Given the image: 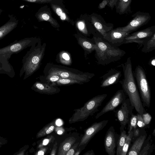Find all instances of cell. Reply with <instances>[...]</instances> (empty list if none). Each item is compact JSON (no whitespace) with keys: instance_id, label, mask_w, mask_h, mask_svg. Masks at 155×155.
Instances as JSON below:
<instances>
[{"instance_id":"obj_26","label":"cell","mask_w":155,"mask_h":155,"mask_svg":"<svg viewBox=\"0 0 155 155\" xmlns=\"http://www.w3.org/2000/svg\"><path fill=\"white\" fill-rule=\"evenodd\" d=\"M61 78V77L57 75L45 74L39 77L41 82L48 84L51 85Z\"/></svg>"},{"instance_id":"obj_35","label":"cell","mask_w":155,"mask_h":155,"mask_svg":"<svg viewBox=\"0 0 155 155\" xmlns=\"http://www.w3.org/2000/svg\"><path fill=\"white\" fill-rule=\"evenodd\" d=\"M79 143H74L67 153L66 155H73L76 150Z\"/></svg>"},{"instance_id":"obj_8","label":"cell","mask_w":155,"mask_h":155,"mask_svg":"<svg viewBox=\"0 0 155 155\" xmlns=\"http://www.w3.org/2000/svg\"><path fill=\"white\" fill-rule=\"evenodd\" d=\"M134 108L131 105L129 98L126 99L121 104L120 107L115 111V114L120 124V132L124 130L130 119L133 114Z\"/></svg>"},{"instance_id":"obj_16","label":"cell","mask_w":155,"mask_h":155,"mask_svg":"<svg viewBox=\"0 0 155 155\" xmlns=\"http://www.w3.org/2000/svg\"><path fill=\"white\" fill-rule=\"evenodd\" d=\"M8 16L9 20L0 27V40L15 28L18 25V21L15 17L10 15Z\"/></svg>"},{"instance_id":"obj_19","label":"cell","mask_w":155,"mask_h":155,"mask_svg":"<svg viewBox=\"0 0 155 155\" xmlns=\"http://www.w3.org/2000/svg\"><path fill=\"white\" fill-rule=\"evenodd\" d=\"M76 140V138L73 137H70L65 139L60 144L58 155H66L68 151L74 143Z\"/></svg>"},{"instance_id":"obj_45","label":"cell","mask_w":155,"mask_h":155,"mask_svg":"<svg viewBox=\"0 0 155 155\" xmlns=\"http://www.w3.org/2000/svg\"><path fill=\"white\" fill-rule=\"evenodd\" d=\"M81 150L80 149H79L78 150L76 151L74 153V155H79L80 152Z\"/></svg>"},{"instance_id":"obj_20","label":"cell","mask_w":155,"mask_h":155,"mask_svg":"<svg viewBox=\"0 0 155 155\" xmlns=\"http://www.w3.org/2000/svg\"><path fill=\"white\" fill-rule=\"evenodd\" d=\"M92 21L95 28L102 36L104 37L107 32L112 30L111 26H108L103 24L95 17H92Z\"/></svg>"},{"instance_id":"obj_18","label":"cell","mask_w":155,"mask_h":155,"mask_svg":"<svg viewBox=\"0 0 155 155\" xmlns=\"http://www.w3.org/2000/svg\"><path fill=\"white\" fill-rule=\"evenodd\" d=\"M146 137V134L141 135L139 137L128 150L127 155H138Z\"/></svg>"},{"instance_id":"obj_37","label":"cell","mask_w":155,"mask_h":155,"mask_svg":"<svg viewBox=\"0 0 155 155\" xmlns=\"http://www.w3.org/2000/svg\"><path fill=\"white\" fill-rule=\"evenodd\" d=\"M108 1L107 0H103L100 3L98 6V8L100 9H102L104 8L105 6L108 4Z\"/></svg>"},{"instance_id":"obj_12","label":"cell","mask_w":155,"mask_h":155,"mask_svg":"<svg viewBox=\"0 0 155 155\" xmlns=\"http://www.w3.org/2000/svg\"><path fill=\"white\" fill-rule=\"evenodd\" d=\"M118 136L114 127H110L106 133L104 141L105 151L108 155L115 154L117 143L119 137Z\"/></svg>"},{"instance_id":"obj_5","label":"cell","mask_w":155,"mask_h":155,"mask_svg":"<svg viewBox=\"0 0 155 155\" xmlns=\"http://www.w3.org/2000/svg\"><path fill=\"white\" fill-rule=\"evenodd\" d=\"M107 96L106 94L96 96L86 102L82 107L74 110V112L70 118L69 123L72 124L83 121L93 115L99 110L98 108L101 106Z\"/></svg>"},{"instance_id":"obj_9","label":"cell","mask_w":155,"mask_h":155,"mask_svg":"<svg viewBox=\"0 0 155 155\" xmlns=\"http://www.w3.org/2000/svg\"><path fill=\"white\" fill-rule=\"evenodd\" d=\"M132 16L133 18L127 25L116 28L132 32L146 24L151 18V16L148 13L140 12H137Z\"/></svg>"},{"instance_id":"obj_10","label":"cell","mask_w":155,"mask_h":155,"mask_svg":"<svg viewBox=\"0 0 155 155\" xmlns=\"http://www.w3.org/2000/svg\"><path fill=\"white\" fill-rule=\"evenodd\" d=\"M126 99L125 94L123 89L118 90L101 110L97 114L95 117V119L98 118L106 113L114 111Z\"/></svg>"},{"instance_id":"obj_11","label":"cell","mask_w":155,"mask_h":155,"mask_svg":"<svg viewBox=\"0 0 155 155\" xmlns=\"http://www.w3.org/2000/svg\"><path fill=\"white\" fill-rule=\"evenodd\" d=\"M131 32L116 28L108 31L103 38L112 45L118 47L123 44L125 38Z\"/></svg>"},{"instance_id":"obj_25","label":"cell","mask_w":155,"mask_h":155,"mask_svg":"<svg viewBox=\"0 0 155 155\" xmlns=\"http://www.w3.org/2000/svg\"><path fill=\"white\" fill-rule=\"evenodd\" d=\"M120 132V135L119 137L117 143V150L116 152L117 155H120L127 136L126 132L124 130Z\"/></svg>"},{"instance_id":"obj_6","label":"cell","mask_w":155,"mask_h":155,"mask_svg":"<svg viewBox=\"0 0 155 155\" xmlns=\"http://www.w3.org/2000/svg\"><path fill=\"white\" fill-rule=\"evenodd\" d=\"M143 104L149 108L151 97V91L145 72L143 67L138 65L133 71Z\"/></svg>"},{"instance_id":"obj_15","label":"cell","mask_w":155,"mask_h":155,"mask_svg":"<svg viewBox=\"0 0 155 155\" xmlns=\"http://www.w3.org/2000/svg\"><path fill=\"white\" fill-rule=\"evenodd\" d=\"M31 88L35 91L41 94L52 95L59 93L60 90L56 86L43 83L40 81L36 82Z\"/></svg>"},{"instance_id":"obj_22","label":"cell","mask_w":155,"mask_h":155,"mask_svg":"<svg viewBox=\"0 0 155 155\" xmlns=\"http://www.w3.org/2000/svg\"><path fill=\"white\" fill-rule=\"evenodd\" d=\"M141 51L144 53L150 52L155 49V32L145 42Z\"/></svg>"},{"instance_id":"obj_1","label":"cell","mask_w":155,"mask_h":155,"mask_svg":"<svg viewBox=\"0 0 155 155\" xmlns=\"http://www.w3.org/2000/svg\"><path fill=\"white\" fill-rule=\"evenodd\" d=\"M46 46L45 43L41 44L40 39L37 43L31 46L29 50L23 57L22 65L19 75L21 78L24 74V80L31 76L38 69L45 55Z\"/></svg>"},{"instance_id":"obj_24","label":"cell","mask_w":155,"mask_h":155,"mask_svg":"<svg viewBox=\"0 0 155 155\" xmlns=\"http://www.w3.org/2000/svg\"><path fill=\"white\" fill-rule=\"evenodd\" d=\"M55 121H53L44 127L37 133V138L44 137L53 132L55 128Z\"/></svg>"},{"instance_id":"obj_4","label":"cell","mask_w":155,"mask_h":155,"mask_svg":"<svg viewBox=\"0 0 155 155\" xmlns=\"http://www.w3.org/2000/svg\"><path fill=\"white\" fill-rule=\"evenodd\" d=\"M44 74L56 75L61 78L77 80L84 83H87L95 76L94 73L84 72L66 66L47 63L44 71Z\"/></svg>"},{"instance_id":"obj_44","label":"cell","mask_w":155,"mask_h":155,"mask_svg":"<svg viewBox=\"0 0 155 155\" xmlns=\"http://www.w3.org/2000/svg\"><path fill=\"white\" fill-rule=\"evenodd\" d=\"M55 124L57 126H61L62 124V121L60 119H58L56 121Z\"/></svg>"},{"instance_id":"obj_46","label":"cell","mask_w":155,"mask_h":155,"mask_svg":"<svg viewBox=\"0 0 155 155\" xmlns=\"http://www.w3.org/2000/svg\"><path fill=\"white\" fill-rule=\"evenodd\" d=\"M63 131L61 130H58L57 132V134H62L63 133Z\"/></svg>"},{"instance_id":"obj_2","label":"cell","mask_w":155,"mask_h":155,"mask_svg":"<svg viewBox=\"0 0 155 155\" xmlns=\"http://www.w3.org/2000/svg\"><path fill=\"white\" fill-rule=\"evenodd\" d=\"M93 38L96 46L95 57L99 64L105 65L116 62L126 53L125 51L112 45L103 38L94 36Z\"/></svg>"},{"instance_id":"obj_43","label":"cell","mask_w":155,"mask_h":155,"mask_svg":"<svg viewBox=\"0 0 155 155\" xmlns=\"http://www.w3.org/2000/svg\"><path fill=\"white\" fill-rule=\"evenodd\" d=\"M84 155H95L94 153V151L92 150H89L86 152L85 153H84Z\"/></svg>"},{"instance_id":"obj_34","label":"cell","mask_w":155,"mask_h":155,"mask_svg":"<svg viewBox=\"0 0 155 155\" xmlns=\"http://www.w3.org/2000/svg\"><path fill=\"white\" fill-rule=\"evenodd\" d=\"M137 126L140 127H143L146 125L143 121L142 115L137 113Z\"/></svg>"},{"instance_id":"obj_41","label":"cell","mask_w":155,"mask_h":155,"mask_svg":"<svg viewBox=\"0 0 155 155\" xmlns=\"http://www.w3.org/2000/svg\"><path fill=\"white\" fill-rule=\"evenodd\" d=\"M140 134V130L136 128L133 130V136L136 137L138 136Z\"/></svg>"},{"instance_id":"obj_42","label":"cell","mask_w":155,"mask_h":155,"mask_svg":"<svg viewBox=\"0 0 155 155\" xmlns=\"http://www.w3.org/2000/svg\"><path fill=\"white\" fill-rule=\"evenodd\" d=\"M42 18L45 20L47 21L49 19L50 17L49 15L46 13H43L42 15Z\"/></svg>"},{"instance_id":"obj_40","label":"cell","mask_w":155,"mask_h":155,"mask_svg":"<svg viewBox=\"0 0 155 155\" xmlns=\"http://www.w3.org/2000/svg\"><path fill=\"white\" fill-rule=\"evenodd\" d=\"M149 65L150 66L155 67V57H153L150 58L148 63Z\"/></svg>"},{"instance_id":"obj_3","label":"cell","mask_w":155,"mask_h":155,"mask_svg":"<svg viewBox=\"0 0 155 155\" xmlns=\"http://www.w3.org/2000/svg\"><path fill=\"white\" fill-rule=\"evenodd\" d=\"M39 39L36 37L26 38L19 40H16L8 45L0 48V62L15 76L14 70L8 61L11 56L37 43Z\"/></svg>"},{"instance_id":"obj_28","label":"cell","mask_w":155,"mask_h":155,"mask_svg":"<svg viewBox=\"0 0 155 155\" xmlns=\"http://www.w3.org/2000/svg\"><path fill=\"white\" fill-rule=\"evenodd\" d=\"M133 137V130H132L127 135L126 141L123 147L120 155H127Z\"/></svg>"},{"instance_id":"obj_36","label":"cell","mask_w":155,"mask_h":155,"mask_svg":"<svg viewBox=\"0 0 155 155\" xmlns=\"http://www.w3.org/2000/svg\"><path fill=\"white\" fill-rule=\"evenodd\" d=\"M48 149L47 147H42L41 148L39 151L35 154L37 155H44L45 154Z\"/></svg>"},{"instance_id":"obj_32","label":"cell","mask_w":155,"mask_h":155,"mask_svg":"<svg viewBox=\"0 0 155 155\" xmlns=\"http://www.w3.org/2000/svg\"><path fill=\"white\" fill-rule=\"evenodd\" d=\"M142 116L146 125L149 124L152 118L151 115L149 113L146 112L142 114Z\"/></svg>"},{"instance_id":"obj_27","label":"cell","mask_w":155,"mask_h":155,"mask_svg":"<svg viewBox=\"0 0 155 155\" xmlns=\"http://www.w3.org/2000/svg\"><path fill=\"white\" fill-rule=\"evenodd\" d=\"M59 62L63 64L69 65L72 64V60L69 53L65 51L60 52L58 54Z\"/></svg>"},{"instance_id":"obj_14","label":"cell","mask_w":155,"mask_h":155,"mask_svg":"<svg viewBox=\"0 0 155 155\" xmlns=\"http://www.w3.org/2000/svg\"><path fill=\"white\" fill-rule=\"evenodd\" d=\"M121 76L120 71L114 68H111L100 78L102 79L100 87H105L116 84L119 82Z\"/></svg>"},{"instance_id":"obj_17","label":"cell","mask_w":155,"mask_h":155,"mask_svg":"<svg viewBox=\"0 0 155 155\" xmlns=\"http://www.w3.org/2000/svg\"><path fill=\"white\" fill-rule=\"evenodd\" d=\"M76 38L78 44L84 50L85 57L95 50L96 46L93 40L92 41L86 37L81 36L76 37Z\"/></svg>"},{"instance_id":"obj_30","label":"cell","mask_w":155,"mask_h":155,"mask_svg":"<svg viewBox=\"0 0 155 155\" xmlns=\"http://www.w3.org/2000/svg\"><path fill=\"white\" fill-rule=\"evenodd\" d=\"M55 138L53 136H48L39 144L38 147L41 148L44 146H46L48 144L53 142Z\"/></svg>"},{"instance_id":"obj_13","label":"cell","mask_w":155,"mask_h":155,"mask_svg":"<svg viewBox=\"0 0 155 155\" xmlns=\"http://www.w3.org/2000/svg\"><path fill=\"white\" fill-rule=\"evenodd\" d=\"M108 121V120H105L95 122L87 128L79 143V147L87 144L95 135L104 128Z\"/></svg>"},{"instance_id":"obj_48","label":"cell","mask_w":155,"mask_h":155,"mask_svg":"<svg viewBox=\"0 0 155 155\" xmlns=\"http://www.w3.org/2000/svg\"><path fill=\"white\" fill-rule=\"evenodd\" d=\"M2 10L1 9H0V16L1 15V14L2 13Z\"/></svg>"},{"instance_id":"obj_29","label":"cell","mask_w":155,"mask_h":155,"mask_svg":"<svg viewBox=\"0 0 155 155\" xmlns=\"http://www.w3.org/2000/svg\"><path fill=\"white\" fill-rule=\"evenodd\" d=\"M128 124V134L133 130L137 128V115L133 114L130 119Z\"/></svg>"},{"instance_id":"obj_39","label":"cell","mask_w":155,"mask_h":155,"mask_svg":"<svg viewBox=\"0 0 155 155\" xmlns=\"http://www.w3.org/2000/svg\"><path fill=\"white\" fill-rule=\"evenodd\" d=\"M108 1V5L112 8H113L117 2V0H107Z\"/></svg>"},{"instance_id":"obj_38","label":"cell","mask_w":155,"mask_h":155,"mask_svg":"<svg viewBox=\"0 0 155 155\" xmlns=\"http://www.w3.org/2000/svg\"><path fill=\"white\" fill-rule=\"evenodd\" d=\"M57 142L56 141L54 144L53 148L50 154L51 155H55L56 154L57 149Z\"/></svg>"},{"instance_id":"obj_33","label":"cell","mask_w":155,"mask_h":155,"mask_svg":"<svg viewBox=\"0 0 155 155\" xmlns=\"http://www.w3.org/2000/svg\"><path fill=\"white\" fill-rule=\"evenodd\" d=\"M55 12L56 14L60 17L61 20H64L66 19V15L63 12L62 9L61 8L59 7L56 8L55 9Z\"/></svg>"},{"instance_id":"obj_21","label":"cell","mask_w":155,"mask_h":155,"mask_svg":"<svg viewBox=\"0 0 155 155\" xmlns=\"http://www.w3.org/2000/svg\"><path fill=\"white\" fill-rule=\"evenodd\" d=\"M132 0H117L115 6L116 11L120 14L127 13L130 10Z\"/></svg>"},{"instance_id":"obj_31","label":"cell","mask_w":155,"mask_h":155,"mask_svg":"<svg viewBox=\"0 0 155 155\" xmlns=\"http://www.w3.org/2000/svg\"><path fill=\"white\" fill-rule=\"evenodd\" d=\"M0 74H6L11 78H12L14 77V76L6 69L4 65L1 62H0Z\"/></svg>"},{"instance_id":"obj_23","label":"cell","mask_w":155,"mask_h":155,"mask_svg":"<svg viewBox=\"0 0 155 155\" xmlns=\"http://www.w3.org/2000/svg\"><path fill=\"white\" fill-rule=\"evenodd\" d=\"M84 83L82 82L77 80L70 78H61L51 85L57 86H61L70 85L74 84H82Z\"/></svg>"},{"instance_id":"obj_7","label":"cell","mask_w":155,"mask_h":155,"mask_svg":"<svg viewBox=\"0 0 155 155\" xmlns=\"http://www.w3.org/2000/svg\"><path fill=\"white\" fill-rule=\"evenodd\" d=\"M155 32V26L134 32L125 38L123 44L135 43L140 47Z\"/></svg>"},{"instance_id":"obj_47","label":"cell","mask_w":155,"mask_h":155,"mask_svg":"<svg viewBox=\"0 0 155 155\" xmlns=\"http://www.w3.org/2000/svg\"><path fill=\"white\" fill-rule=\"evenodd\" d=\"M153 134L154 136H155V129H154L153 130Z\"/></svg>"}]
</instances>
